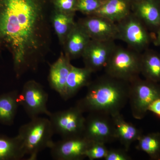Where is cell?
<instances>
[{"label": "cell", "instance_id": "7a4b0ae2", "mask_svg": "<svg viewBox=\"0 0 160 160\" xmlns=\"http://www.w3.org/2000/svg\"><path fill=\"white\" fill-rule=\"evenodd\" d=\"M128 82L106 74L92 81L86 95L77 102L83 113L99 112L113 116L121 113L129 101Z\"/></svg>", "mask_w": 160, "mask_h": 160}, {"label": "cell", "instance_id": "8992f818", "mask_svg": "<svg viewBox=\"0 0 160 160\" xmlns=\"http://www.w3.org/2000/svg\"><path fill=\"white\" fill-rule=\"evenodd\" d=\"M117 24L118 40L126 43L128 48L140 53L149 48L152 42V36L145 24L132 12Z\"/></svg>", "mask_w": 160, "mask_h": 160}, {"label": "cell", "instance_id": "83f0119b", "mask_svg": "<svg viewBox=\"0 0 160 160\" xmlns=\"http://www.w3.org/2000/svg\"><path fill=\"white\" fill-rule=\"evenodd\" d=\"M148 111L151 112L160 118V99L155 100L148 108Z\"/></svg>", "mask_w": 160, "mask_h": 160}, {"label": "cell", "instance_id": "277c9868", "mask_svg": "<svg viewBox=\"0 0 160 160\" xmlns=\"http://www.w3.org/2000/svg\"><path fill=\"white\" fill-rule=\"evenodd\" d=\"M141 54L128 47L117 46L104 68L105 73L130 83L140 77Z\"/></svg>", "mask_w": 160, "mask_h": 160}, {"label": "cell", "instance_id": "3957f363", "mask_svg": "<svg viewBox=\"0 0 160 160\" xmlns=\"http://www.w3.org/2000/svg\"><path fill=\"white\" fill-rule=\"evenodd\" d=\"M54 134L50 120L38 117L31 119L29 122L20 127L18 135L21 138L26 155L28 160H36L38 154L53 143Z\"/></svg>", "mask_w": 160, "mask_h": 160}, {"label": "cell", "instance_id": "7402d4cb", "mask_svg": "<svg viewBox=\"0 0 160 160\" xmlns=\"http://www.w3.org/2000/svg\"><path fill=\"white\" fill-rule=\"evenodd\" d=\"M26 155L18 135L10 137L0 133V160H20Z\"/></svg>", "mask_w": 160, "mask_h": 160}, {"label": "cell", "instance_id": "52a82bcc", "mask_svg": "<svg viewBox=\"0 0 160 160\" xmlns=\"http://www.w3.org/2000/svg\"><path fill=\"white\" fill-rule=\"evenodd\" d=\"M83 113L76 106L51 112L49 119L54 133L62 138L83 135L86 120Z\"/></svg>", "mask_w": 160, "mask_h": 160}, {"label": "cell", "instance_id": "30bf717a", "mask_svg": "<svg viewBox=\"0 0 160 160\" xmlns=\"http://www.w3.org/2000/svg\"><path fill=\"white\" fill-rule=\"evenodd\" d=\"M92 142L83 135L62 138L53 142L49 149L56 160H81L86 158V152Z\"/></svg>", "mask_w": 160, "mask_h": 160}, {"label": "cell", "instance_id": "2e32d148", "mask_svg": "<svg viewBox=\"0 0 160 160\" xmlns=\"http://www.w3.org/2000/svg\"><path fill=\"white\" fill-rule=\"evenodd\" d=\"M115 128L117 138L124 146L126 151H129L131 144L137 141L143 134L142 130L132 123L127 122L121 113L112 116Z\"/></svg>", "mask_w": 160, "mask_h": 160}, {"label": "cell", "instance_id": "e0dca14e", "mask_svg": "<svg viewBox=\"0 0 160 160\" xmlns=\"http://www.w3.org/2000/svg\"><path fill=\"white\" fill-rule=\"evenodd\" d=\"M131 0H106L94 14L100 16L117 23L132 12Z\"/></svg>", "mask_w": 160, "mask_h": 160}, {"label": "cell", "instance_id": "ffe728a7", "mask_svg": "<svg viewBox=\"0 0 160 160\" xmlns=\"http://www.w3.org/2000/svg\"><path fill=\"white\" fill-rule=\"evenodd\" d=\"M19 94L14 90L0 95V124L10 126L14 123L20 105Z\"/></svg>", "mask_w": 160, "mask_h": 160}, {"label": "cell", "instance_id": "cb8c5ba5", "mask_svg": "<svg viewBox=\"0 0 160 160\" xmlns=\"http://www.w3.org/2000/svg\"><path fill=\"white\" fill-rule=\"evenodd\" d=\"M106 0H77L76 11L86 16L94 14L102 7Z\"/></svg>", "mask_w": 160, "mask_h": 160}, {"label": "cell", "instance_id": "44dd1931", "mask_svg": "<svg viewBox=\"0 0 160 160\" xmlns=\"http://www.w3.org/2000/svg\"><path fill=\"white\" fill-rule=\"evenodd\" d=\"M141 74L145 79L160 82V53L148 48L141 54Z\"/></svg>", "mask_w": 160, "mask_h": 160}, {"label": "cell", "instance_id": "8fae6325", "mask_svg": "<svg viewBox=\"0 0 160 160\" xmlns=\"http://www.w3.org/2000/svg\"><path fill=\"white\" fill-rule=\"evenodd\" d=\"M117 46L115 41L91 39L82 57L84 67L93 73L105 68Z\"/></svg>", "mask_w": 160, "mask_h": 160}, {"label": "cell", "instance_id": "5bb4252c", "mask_svg": "<svg viewBox=\"0 0 160 160\" xmlns=\"http://www.w3.org/2000/svg\"><path fill=\"white\" fill-rule=\"evenodd\" d=\"M132 12L154 33L160 26V0H141L132 3Z\"/></svg>", "mask_w": 160, "mask_h": 160}, {"label": "cell", "instance_id": "f546056e", "mask_svg": "<svg viewBox=\"0 0 160 160\" xmlns=\"http://www.w3.org/2000/svg\"><path fill=\"white\" fill-rule=\"evenodd\" d=\"M141 1V0H131L132 2V3L136 2H138V1Z\"/></svg>", "mask_w": 160, "mask_h": 160}, {"label": "cell", "instance_id": "1f68e13d", "mask_svg": "<svg viewBox=\"0 0 160 160\" xmlns=\"http://www.w3.org/2000/svg\"></svg>", "mask_w": 160, "mask_h": 160}, {"label": "cell", "instance_id": "ba28073f", "mask_svg": "<svg viewBox=\"0 0 160 160\" xmlns=\"http://www.w3.org/2000/svg\"><path fill=\"white\" fill-rule=\"evenodd\" d=\"M48 98L49 95L44 87L36 81L31 80L26 82L23 86L19 94V102L32 119L41 114L49 116L51 112L47 107Z\"/></svg>", "mask_w": 160, "mask_h": 160}, {"label": "cell", "instance_id": "4316f807", "mask_svg": "<svg viewBox=\"0 0 160 160\" xmlns=\"http://www.w3.org/2000/svg\"><path fill=\"white\" fill-rule=\"evenodd\" d=\"M126 149H108L105 160H130L131 158Z\"/></svg>", "mask_w": 160, "mask_h": 160}, {"label": "cell", "instance_id": "d6986e66", "mask_svg": "<svg viewBox=\"0 0 160 160\" xmlns=\"http://www.w3.org/2000/svg\"><path fill=\"white\" fill-rule=\"evenodd\" d=\"M76 13H65L52 9L50 22L52 28L57 36L60 45L62 46L66 38L75 25Z\"/></svg>", "mask_w": 160, "mask_h": 160}, {"label": "cell", "instance_id": "f1b7e54d", "mask_svg": "<svg viewBox=\"0 0 160 160\" xmlns=\"http://www.w3.org/2000/svg\"><path fill=\"white\" fill-rule=\"evenodd\" d=\"M154 34V37L152 38V42L153 45L157 47H160V26L153 33Z\"/></svg>", "mask_w": 160, "mask_h": 160}, {"label": "cell", "instance_id": "d4e9b609", "mask_svg": "<svg viewBox=\"0 0 160 160\" xmlns=\"http://www.w3.org/2000/svg\"><path fill=\"white\" fill-rule=\"evenodd\" d=\"M108 151V149L104 143L92 142L86 150V157L90 160L104 159Z\"/></svg>", "mask_w": 160, "mask_h": 160}, {"label": "cell", "instance_id": "6da1fadb", "mask_svg": "<svg viewBox=\"0 0 160 160\" xmlns=\"http://www.w3.org/2000/svg\"><path fill=\"white\" fill-rule=\"evenodd\" d=\"M51 0H0V55H11L17 78L36 71L52 43Z\"/></svg>", "mask_w": 160, "mask_h": 160}, {"label": "cell", "instance_id": "7c38bea8", "mask_svg": "<svg viewBox=\"0 0 160 160\" xmlns=\"http://www.w3.org/2000/svg\"><path fill=\"white\" fill-rule=\"evenodd\" d=\"M77 22L87 32L91 39L100 41L118 40L117 23L100 16L91 15L80 18Z\"/></svg>", "mask_w": 160, "mask_h": 160}, {"label": "cell", "instance_id": "9a60e30c", "mask_svg": "<svg viewBox=\"0 0 160 160\" xmlns=\"http://www.w3.org/2000/svg\"><path fill=\"white\" fill-rule=\"evenodd\" d=\"M90 40L87 32L76 22L63 44V52L71 61L82 57Z\"/></svg>", "mask_w": 160, "mask_h": 160}, {"label": "cell", "instance_id": "5b68a950", "mask_svg": "<svg viewBox=\"0 0 160 160\" xmlns=\"http://www.w3.org/2000/svg\"><path fill=\"white\" fill-rule=\"evenodd\" d=\"M129 84V101L132 114L136 119H142L152 103L160 99V84L139 77Z\"/></svg>", "mask_w": 160, "mask_h": 160}, {"label": "cell", "instance_id": "4fadbf2b", "mask_svg": "<svg viewBox=\"0 0 160 160\" xmlns=\"http://www.w3.org/2000/svg\"><path fill=\"white\" fill-rule=\"evenodd\" d=\"M71 61L63 52H62L58 59L50 65L49 68L48 76L49 85L63 99L65 97L67 78L73 66Z\"/></svg>", "mask_w": 160, "mask_h": 160}, {"label": "cell", "instance_id": "9c48e42d", "mask_svg": "<svg viewBox=\"0 0 160 160\" xmlns=\"http://www.w3.org/2000/svg\"><path fill=\"white\" fill-rule=\"evenodd\" d=\"M86 118L83 136L91 142L106 144L117 138L112 118L99 112H90Z\"/></svg>", "mask_w": 160, "mask_h": 160}, {"label": "cell", "instance_id": "ac0fdd59", "mask_svg": "<svg viewBox=\"0 0 160 160\" xmlns=\"http://www.w3.org/2000/svg\"><path fill=\"white\" fill-rule=\"evenodd\" d=\"M93 73L86 67L79 68L72 66L66 82L65 101L75 96L80 89L87 87L91 82V75Z\"/></svg>", "mask_w": 160, "mask_h": 160}, {"label": "cell", "instance_id": "4dcf8cb0", "mask_svg": "<svg viewBox=\"0 0 160 160\" xmlns=\"http://www.w3.org/2000/svg\"><path fill=\"white\" fill-rule=\"evenodd\" d=\"M159 160H160V158H159Z\"/></svg>", "mask_w": 160, "mask_h": 160}, {"label": "cell", "instance_id": "484cf974", "mask_svg": "<svg viewBox=\"0 0 160 160\" xmlns=\"http://www.w3.org/2000/svg\"><path fill=\"white\" fill-rule=\"evenodd\" d=\"M77 0H51L52 9L65 13H76Z\"/></svg>", "mask_w": 160, "mask_h": 160}, {"label": "cell", "instance_id": "603a6c76", "mask_svg": "<svg viewBox=\"0 0 160 160\" xmlns=\"http://www.w3.org/2000/svg\"><path fill=\"white\" fill-rule=\"evenodd\" d=\"M137 149L144 152L151 159L160 158V132H153L142 134L138 140Z\"/></svg>", "mask_w": 160, "mask_h": 160}]
</instances>
